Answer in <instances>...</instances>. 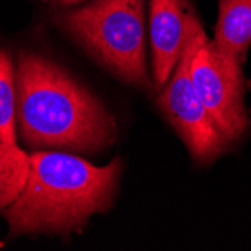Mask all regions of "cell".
Segmentation results:
<instances>
[{"instance_id": "obj_1", "label": "cell", "mask_w": 251, "mask_h": 251, "mask_svg": "<svg viewBox=\"0 0 251 251\" xmlns=\"http://www.w3.org/2000/svg\"><path fill=\"white\" fill-rule=\"evenodd\" d=\"M17 124L30 148L97 153L116 140L104 104L50 59L21 51L15 68Z\"/></svg>"}, {"instance_id": "obj_2", "label": "cell", "mask_w": 251, "mask_h": 251, "mask_svg": "<svg viewBox=\"0 0 251 251\" xmlns=\"http://www.w3.org/2000/svg\"><path fill=\"white\" fill-rule=\"evenodd\" d=\"M121 172V158L98 167L71 153L33 152L25 190L2 212L9 238L81 230L94 214L110 209Z\"/></svg>"}, {"instance_id": "obj_3", "label": "cell", "mask_w": 251, "mask_h": 251, "mask_svg": "<svg viewBox=\"0 0 251 251\" xmlns=\"http://www.w3.org/2000/svg\"><path fill=\"white\" fill-rule=\"evenodd\" d=\"M56 23L121 80L151 87L145 0H94L63 11Z\"/></svg>"}, {"instance_id": "obj_4", "label": "cell", "mask_w": 251, "mask_h": 251, "mask_svg": "<svg viewBox=\"0 0 251 251\" xmlns=\"http://www.w3.org/2000/svg\"><path fill=\"white\" fill-rule=\"evenodd\" d=\"M203 33L200 21L191 9L184 50L156 104L187 145L191 156L201 164H209L229 149L230 140L214 124L191 80V59Z\"/></svg>"}, {"instance_id": "obj_5", "label": "cell", "mask_w": 251, "mask_h": 251, "mask_svg": "<svg viewBox=\"0 0 251 251\" xmlns=\"http://www.w3.org/2000/svg\"><path fill=\"white\" fill-rule=\"evenodd\" d=\"M241 65L238 57L220 50L204 33L190 65L191 80L203 105L230 142L238 140L250 125Z\"/></svg>"}, {"instance_id": "obj_6", "label": "cell", "mask_w": 251, "mask_h": 251, "mask_svg": "<svg viewBox=\"0 0 251 251\" xmlns=\"http://www.w3.org/2000/svg\"><path fill=\"white\" fill-rule=\"evenodd\" d=\"M190 12L185 0H151L149 33L156 89L167 84L184 50Z\"/></svg>"}, {"instance_id": "obj_7", "label": "cell", "mask_w": 251, "mask_h": 251, "mask_svg": "<svg viewBox=\"0 0 251 251\" xmlns=\"http://www.w3.org/2000/svg\"><path fill=\"white\" fill-rule=\"evenodd\" d=\"M218 5L212 42L242 62L251 44V0H218Z\"/></svg>"}, {"instance_id": "obj_8", "label": "cell", "mask_w": 251, "mask_h": 251, "mask_svg": "<svg viewBox=\"0 0 251 251\" xmlns=\"http://www.w3.org/2000/svg\"><path fill=\"white\" fill-rule=\"evenodd\" d=\"M30 173V155L17 143L0 142V209L12 204L26 187Z\"/></svg>"}, {"instance_id": "obj_9", "label": "cell", "mask_w": 251, "mask_h": 251, "mask_svg": "<svg viewBox=\"0 0 251 251\" xmlns=\"http://www.w3.org/2000/svg\"><path fill=\"white\" fill-rule=\"evenodd\" d=\"M17 86L15 70L8 53L0 50V142L15 143Z\"/></svg>"}, {"instance_id": "obj_10", "label": "cell", "mask_w": 251, "mask_h": 251, "mask_svg": "<svg viewBox=\"0 0 251 251\" xmlns=\"http://www.w3.org/2000/svg\"><path fill=\"white\" fill-rule=\"evenodd\" d=\"M42 2L49 3L53 8H68V6L77 5L80 2H84V0H42Z\"/></svg>"}]
</instances>
